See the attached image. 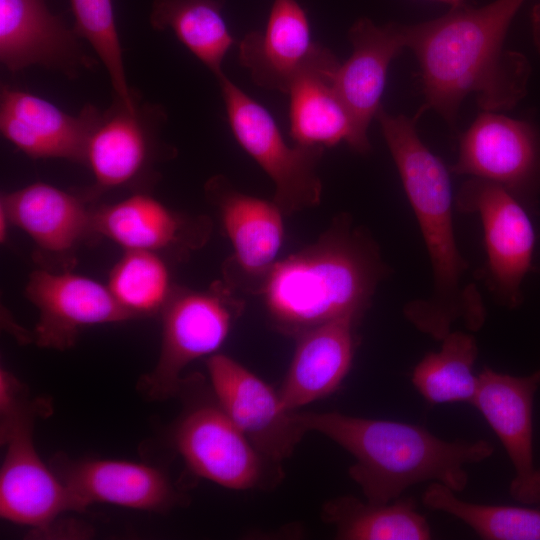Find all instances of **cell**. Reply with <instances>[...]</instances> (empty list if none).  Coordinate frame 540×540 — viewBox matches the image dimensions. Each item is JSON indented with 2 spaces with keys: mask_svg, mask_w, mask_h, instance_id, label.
Instances as JSON below:
<instances>
[{
  "mask_svg": "<svg viewBox=\"0 0 540 540\" xmlns=\"http://www.w3.org/2000/svg\"><path fill=\"white\" fill-rule=\"evenodd\" d=\"M525 0H495L478 8L465 3L446 14L403 24L406 48L416 56L423 107L449 124L462 101L474 94L483 111L512 109L527 94L528 59L505 48L508 29Z\"/></svg>",
  "mask_w": 540,
  "mask_h": 540,
  "instance_id": "obj_1",
  "label": "cell"
},
{
  "mask_svg": "<svg viewBox=\"0 0 540 540\" xmlns=\"http://www.w3.org/2000/svg\"><path fill=\"white\" fill-rule=\"evenodd\" d=\"M398 169L429 255L430 293L407 302L405 318L420 332L441 341L456 322L478 331L486 320L482 296L466 280L469 269L461 254L453 224L449 171L422 142L417 117L393 115L381 106L375 117Z\"/></svg>",
  "mask_w": 540,
  "mask_h": 540,
  "instance_id": "obj_2",
  "label": "cell"
},
{
  "mask_svg": "<svg viewBox=\"0 0 540 540\" xmlns=\"http://www.w3.org/2000/svg\"><path fill=\"white\" fill-rule=\"evenodd\" d=\"M388 273L371 233L341 214L313 244L277 261L258 292L270 325L296 338L335 319L360 322Z\"/></svg>",
  "mask_w": 540,
  "mask_h": 540,
  "instance_id": "obj_3",
  "label": "cell"
},
{
  "mask_svg": "<svg viewBox=\"0 0 540 540\" xmlns=\"http://www.w3.org/2000/svg\"><path fill=\"white\" fill-rule=\"evenodd\" d=\"M296 414L307 432L326 436L353 456L349 476L365 499L376 503L398 499L409 487L427 481L461 492L469 480L465 466L479 464L494 452L485 439L446 441L405 422L336 411Z\"/></svg>",
  "mask_w": 540,
  "mask_h": 540,
  "instance_id": "obj_4",
  "label": "cell"
},
{
  "mask_svg": "<svg viewBox=\"0 0 540 540\" xmlns=\"http://www.w3.org/2000/svg\"><path fill=\"white\" fill-rule=\"evenodd\" d=\"M183 379L184 409L174 427L173 444L195 475L224 488H271L282 478L281 465L267 459L219 404L213 390ZM178 392V393H179Z\"/></svg>",
  "mask_w": 540,
  "mask_h": 540,
  "instance_id": "obj_5",
  "label": "cell"
},
{
  "mask_svg": "<svg viewBox=\"0 0 540 540\" xmlns=\"http://www.w3.org/2000/svg\"><path fill=\"white\" fill-rule=\"evenodd\" d=\"M243 310L244 301L222 282L205 290L174 288L161 311L158 361L140 379V391L150 400L177 395L186 366L217 353Z\"/></svg>",
  "mask_w": 540,
  "mask_h": 540,
  "instance_id": "obj_6",
  "label": "cell"
},
{
  "mask_svg": "<svg viewBox=\"0 0 540 540\" xmlns=\"http://www.w3.org/2000/svg\"><path fill=\"white\" fill-rule=\"evenodd\" d=\"M216 78L232 133L273 181V201L288 215L317 206L322 195L317 165L324 148L289 145L265 107L224 73Z\"/></svg>",
  "mask_w": 540,
  "mask_h": 540,
  "instance_id": "obj_7",
  "label": "cell"
},
{
  "mask_svg": "<svg viewBox=\"0 0 540 540\" xmlns=\"http://www.w3.org/2000/svg\"><path fill=\"white\" fill-rule=\"evenodd\" d=\"M455 201L459 211L477 214L481 219L488 289L501 305L519 307L536 242L526 207L500 185L475 177L461 185Z\"/></svg>",
  "mask_w": 540,
  "mask_h": 540,
  "instance_id": "obj_8",
  "label": "cell"
},
{
  "mask_svg": "<svg viewBox=\"0 0 540 540\" xmlns=\"http://www.w3.org/2000/svg\"><path fill=\"white\" fill-rule=\"evenodd\" d=\"M47 409L30 401L1 418L6 454L0 471V515L39 531L66 511H82L60 477L41 460L33 443L34 420Z\"/></svg>",
  "mask_w": 540,
  "mask_h": 540,
  "instance_id": "obj_9",
  "label": "cell"
},
{
  "mask_svg": "<svg viewBox=\"0 0 540 540\" xmlns=\"http://www.w3.org/2000/svg\"><path fill=\"white\" fill-rule=\"evenodd\" d=\"M496 183L526 208L540 196V125L483 111L462 134L450 168Z\"/></svg>",
  "mask_w": 540,
  "mask_h": 540,
  "instance_id": "obj_10",
  "label": "cell"
},
{
  "mask_svg": "<svg viewBox=\"0 0 540 540\" xmlns=\"http://www.w3.org/2000/svg\"><path fill=\"white\" fill-rule=\"evenodd\" d=\"M206 366L222 408L267 459L281 465L307 433L297 410L286 409L279 391L228 355L215 353Z\"/></svg>",
  "mask_w": 540,
  "mask_h": 540,
  "instance_id": "obj_11",
  "label": "cell"
},
{
  "mask_svg": "<svg viewBox=\"0 0 540 540\" xmlns=\"http://www.w3.org/2000/svg\"><path fill=\"white\" fill-rule=\"evenodd\" d=\"M540 386V369L525 376L484 367L472 405L502 443L513 466L511 497L525 505L540 504V467L533 446V404Z\"/></svg>",
  "mask_w": 540,
  "mask_h": 540,
  "instance_id": "obj_12",
  "label": "cell"
},
{
  "mask_svg": "<svg viewBox=\"0 0 540 540\" xmlns=\"http://www.w3.org/2000/svg\"><path fill=\"white\" fill-rule=\"evenodd\" d=\"M239 61L255 84L286 94L307 72L340 62L312 40L308 17L296 0H274L265 29L240 41Z\"/></svg>",
  "mask_w": 540,
  "mask_h": 540,
  "instance_id": "obj_13",
  "label": "cell"
},
{
  "mask_svg": "<svg viewBox=\"0 0 540 540\" xmlns=\"http://www.w3.org/2000/svg\"><path fill=\"white\" fill-rule=\"evenodd\" d=\"M26 296L39 312L35 342L45 348L65 350L76 342L84 327L133 318L107 285L69 271H34Z\"/></svg>",
  "mask_w": 540,
  "mask_h": 540,
  "instance_id": "obj_14",
  "label": "cell"
},
{
  "mask_svg": "<svg viewBox=\"0 0 540 540\" xmlns=\"http://www.w3.org/2000/svg\"><path fill=\"white\" fill-rule=\"evenodd\" d=\"M100 116L101 112L92 105L71 115L30 92L1 88V134L30 158L84 163L88 139Z\"/></svg>",
  "mask_w": 540,
  "mask_h": 540,
  "instance_id": "obj_15",
  "label": "cell"
},
{
  "mask_svg": "<svg viewBox=\"0 0 540 540\" xmlns=\"http://www.w3.org/2000/svg\"><path fill=\"white\" fill-rule=\"evenodd\" d=\"M348 38L352 54L338 67L334 86L353 122L355 151L366 154L371 149L368 128L381 107L389 65L406 48L403 24L377 25L369 18H359Z\"/></svg>",
  "mask_w": 540,
  "mask_h": 540,
  "instance_id": "obj_16",
  "label": "cell"
},
{
  "mask_svg": "<svg viewBox=\"0 0 540 540\" xmlns=\"http://www.w3.org/2000/svg\"><path fill=\"white\" fill-rule=\"evenodd\" d=\"M56 474L82 511L100 502L164 512L183 503L184 495L158 468L122 460H58Z\"/></svg>",
  "mask_w": 540,
  "mask_h": 540,
  "instance_id": "obj_17",
  "label": "cell"
},
{
  "mask_svg": "<svg viewBox=\"0 0 540 540\" xmlns=\"http://www.w3.org/2000/svg\"><path fill=\"white\" fill-rule=\"evenodd\" d=\"M205 192L218 209L241 281L258 292L282 246L283 211L274 201L238 191L221 175L206 183Z\"/></svg>",
  "mask_w": 540,
  "mask_h": 540,
  "instance_id": "obj_18",
  "label": "cell"
},
{
  "mask_svg": "<svg viewBox=\"0 0 540 540\" xmlns=\"http://www.w3.org/2000/svg\"><path fill=\"white\" fill-rule=\"evenodd\" d=\"M78 38L47 0H0V61L11 72L38 65L75 75L89 64Z\"/></svg>",
  "mask_w": 540,
  "mask_h": 540,
  "instance_id": "obj_19",
  "label": "cell"
},
{
  "mask_svg": "<svg viewBox=\"0 0 540 540\" xmlns=\"http://www.w3.org/2000/svg\"><path fill=\"white\" fill-rule=\"evenodd\" d=\"M358 324L339 318L295 338V351L278 390L286 409L296 411L338 390L352 366Z\"/></svg>",
  "mask_w": 540,
  "mask_h": 540,
  "instance_id": "obj_20",
  "label": "cell"
},
{
  "mask_svg": "<svg viewBox=\"0 0 540 540\" xmlns=\"http://www.w3.org/2000/svg\"><path fill=\"white\" fill-rule=\"evenodd\" d=\"M11 223L43 251L67 254L94 231V212L78 196L54 185L36 182L1 197Z\"/></svg>",
  "mask_w": 540,
  "mask_h": 540,
  "instance_id": "obj_21",
  "label": "cell"
},
{
  "mask_svg": "<svg viewBox=\"0 0 540 540\" xmlns=\"http://www.w3.org/2000/svg\"><path fill=\"white\" fill-rule=\"evenodd\" d=\"M151 133L140 107L128 109L117 100L101 113L87 142L84 163L99 188L126 185L137 178L148 163Z\"/></svg>",
  "mask_w": 540,
  "mask_h": 540,
  "instance_id": "obj_22",
  "label": "cell"
},
{
  "mask_svg": "<svg viewBox=\"0 0 540 540\" xmlns=\"http://www.w3.org/2000/svg\"><path fill=\"white\" fill-rule=\"evenodd\" d=\"M193 224L158 199L141 193L94 212V231L124 250L159 252L185 243L196 246Z\"/></svg>",
  "mask_w": 540,
  "mask_h": 540,
  "instance_id": "obj_23",
  "label": "cell"
},
{
  "mask_svg": "<svg viewBox=\"0 0 540 540\" xmlns=\"http://www.w3.org/2000/svg\"><path fill=\"white\" fill-rule=\"evenodd\" d=\"M340 64L309 71L291 87L290 136L295 144L325 148L345 142L355 150L353 122L334 86Z\"/></svg>",
  "mask_w": 540,
  "mask_h": 540,
  "instance_id": "obj_24",
  "label": "cell"
},
{
  "mask_svg": "<svg viewBox=\"0 0 540 540\" xmlns=\"http://www.w3.org/2000/svg\"><path fill=\"white\" fill-rule=\"evenodd\" d=\"M324 522L335 528L340 540H427L431 528L412 499L387 503L342 495L322 507Z\"/></svg>",
  "mask_w": 540,
  "mask_h": 540,
  "instance_id": "obj_25",
  "label": "cell"
},
{
  "mask_svg": "<svg viewBox=\"0 0 540 540\" xmlns=\"http://www.w3.org/2000/svg\"><path fill=\"white\" fill-rule=\"evenodd\" d=\"M222 6L220 0H153L149 22L155 30H171L218 77L234 44Z\"/></svg>",
  "mask_w": 540,
  "mask_h": 540,
  "instance_id": "obj_26",
  "label": "cell"
},
{
  "mask_svg": "<svg viewBox=\"0 0 540 540\" xmlns=\"http://www.w3.org/2000/svg\"><path fill=\"white\" fill-rule=\"evenodd\" d=\"M438 351L427 353L414 367L411 382L430 404H472L478 388L474 364L478 345L473 335L450 331Z\"/></svg>",
  "mask_w": 540,
  "mask_h": 540,
  "instance_id": "obj_27",
  "label": "cell"
},
{
  "mask_svg": "<svg viewBox=\"0 0 540 540\" xmlns=\"http://www.w3.org/2000/svg\"><path fill=\"white\" fill-rule=\"evenodd\" d=\"M449 487L431 482L422 494L424 506L448 514L485 540H540V509L474 503Z\"/></svg>",
  "mask_w": 540,
  "mask_h": 540,
  "instance_id": "obj_28",
  "label": "cell"
},
{
  "mask_svg": "<svg viewBox=\"0 0 540 540\" xmlns=\"http://www.w3.org/2000/svg\"><path fill=\"white\" fill-rule=\"evenodd\" d=\"M107 286L133 318L162 311L174 289L165 261L158 252L146 250H124Z\"/></svg>",
  "mask_w": 540,
  "mask_h": 540,
  "instance_id": "obj_29",
  "label": "cell"
},
{
  "mask_svg": "<svg viewBox=\"0 0 540 540\" xmlns=\"http://www.w3.org/2000/svg\"><path fill=\"white\" fill-rule=\"evenodd\" d=\"M74 31L85 39L103 63L117 100L128 109L137 105L126 78L112 0H70Z\"/></svg>",
  "mask_w": 540,
  "mask_h": 540,
  "instance_id": "obj_30",
  "label": "cell"
},
{
  "mask_svg": "<svg viewBox=\"0 0 540 540\" xmlns=\"http://www.w3.org/2000/svg\"><path fill=\"white\" fill-rule=\"evenodd\" d=\"M530 20L534 45L540 55V3L532 8Z\"/></svg>",
  "mask_w": 540,
  "mask_h": 540,
  "instance_id": "obj_31",
  "label": "cell"
},
{
  "mask_svg": "<svg viewBox=\"0 0 540 540\" xmlns=\"http://www.w3.org/2000/svg\"><path fill=\"white\" fill-rule=\"evenodd\" d=\"M445 4H448L450 7H455L464 4V0H435Z\"/></svg>",
  "mask_w": 540,
  "mask_h": 540,
  "instance_id": "obj_32",
  "label": "cell"
},
{
  "mask_svg": "<svg viewBox=\"0 0 540 540\" xmlns=\"http://www.w3.org/2000/svg\"><path fill=\"white\" fill-rule=\"evenodd\" d=\"M540 369V368H539Z\"/></svg>",
  "mask_w": 540,
  "mask_h": 540,
  "instance_id": "obj_33",
  "label": "cell"
}]
</instances>
